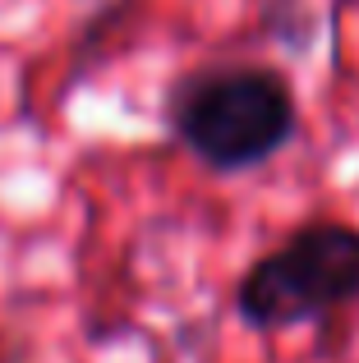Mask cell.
I'll use <instances>...</instances> for the list:
<instances>
[{
	"mask_svg": "<svg viewBox=\"0 0 359 363\" xmlns=\"http://www.w3.org/2000/svg\"><path fill=\"white\" fill-rule=\"evenodd\" d=\"M166 129L216 175L258 170L295 138L299 101L277 65H203L166 88Z\"/></svg>",
	"mask_w": 359,
	"mask_h": 363,
	"instance_id": "cell-1",
	"label": "cell"
},
{
	"mask_svg": "<svg viewBox=\"0 0 359 363\" xmlns=\"http://www.w3.org/2000/svg\"><path fill=\"white\" fill-rule=\"evenodd\" d=\"M359 299V230L314 221L263 253L235 285V313L253 331H290Z\"/></svg>",
	"mask_w": 359,
	"mask_h": 363,
	"instance_id": "cell-2",
	"label": "cell"
}]
</instances>
